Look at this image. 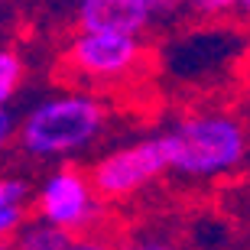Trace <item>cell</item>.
<instances>
[{
    "label": "cell",
    "mask_w": 250,
    "mask_h": 250,
    "mask_svg": "<svg viewBox=\"0 0 250 250\" xmlns=\"http://www.w3.org/2000/svg\"><path fill=\"white\" fill-rule=\"evenodd\" d=\"M104 127V111L94 98L72 94L39 104L20 130V143L33 156H65L84 149Z\"/></svg>",
    "instance_id": "6da1fadb"
},
{
    "label": "cell",
    "mask_w": 250,
    "mask_h": 250,
    "mask_svg": "<svg viewBox=\"0 0 250 250\" xmlns=\"http://www.w3.org/2000/svg\"><path fill=\"white\" fill-rule=\"evenodd\" d=\"M172 169L186 176H218L244 156V127L224 114L186 117L172 133Z\"/></svg>",
    "instance_id": "7a4b0ae2"
},
{
    "label": "cell",
    "mask_w": 250,
    "mask_h": 250,
    "mask_svg": "<svg viewBox=\"0 0 250 250\" xmlns=\"http://www.w3.org/2000/svg\"><path fill=\"white\" fill-rule=\"evenodd\" d=\"M166 166H172V140L169 133H163V137L143 140V143H133V146H124L111 156H104L94 166L91 179L94 188L104 195H127L153 182Z\"/></svg>",
    "instance_id": "3957f363"
},
{
    "label": "cell",
    "mask_w": 250,
    "mask_h": 250,
    "mask_svg": "<svg viewBox=\"0 0 250 250\" xmlns=\"http://www.w3.org/2000/svg\"><path fill=\"white\" fill-rule=\"evenodd\" d=\"M68 56L82 75L114 78L133 68V62L140 59V42L133 36H114V33H78Z\"/></svg>",
    "instance_id": "277c9868"
},
{
    "label": "cell",
    "mask_w": 250,
    "mask_h": 250,
    "mask_svg": "<svg viewBox=\"0 0 250 250\" xmlns=\"http://www.w3.org/2000/svg\"><path fill=\"white\" fill-rule=\"evenodd\" d=\"M159 3L149 0H84L78 7L82 33H114V36H133L149 23Z\"/></svg>",
    "instance_id": "5b68a950"
},
{
    "label": "cell",
    "mask_w": 250,
    "mask_h": 250,
    "mask_svg": "<svg viewBox=\"0 0 250 250\" xmlns=\"http://www.w3.org/2000/svg\"><path fill=\"white\" fill-rule=\"evenodd\" d=\"M42 218L46 224L59 228V231H68V228H78L91 218V195H88V182H84L78 172H56V176L46 182L42 188Z\"/></svg>",
    "instance_id": "8992f818"
},
{
    "label": "cell",
    "mask_w": 250,
    "mask_h": 250,
    "mask_svg": "<svg viewBox=\"0 0 250 250\" xmlns=\"http://www.w3.org/2000/svg\"><path fill=\"white\" fill-rule=\"evenodd\" d=\"M68 231H59L52 224H33L17 241V250H68Z\"/></svg>",
    "instance_id": "52a82bcc"
},
{
    "label": "cell",
    "mask_w": 250,
    "mask_h": 250,
    "mask_svg": "<svg viewBox=\"0 0 250 250\" xmlns=\"http://www.w3.org/2000/svg\"><path fill=\"white\" fill-rule=\"evenodd\" d=\"M20 78H23V62L10 49H0V107L10 101V94L17 91Z\"/></svg>",
    "instance_id": "ba28073f"
},
{
    "label": "cell",
    "mask_w": 250,
    "mask_h": 250,
    "mask_svg": "<svg viewBox=\"0 0 250 250\" xmlns=\"http://www.w3.org/2000/svg\"><path fill=\"white\" fill-rule=\"evenodd\" d=\"M23 198H26V182L23 179H0V211L13 208V205H23Z\"/></svg>",
    "instance_id": "9c48e42d"
},
{
    "label": "cell",
    "mask_w": 250,
    "mask_h": 250,
    "mask_svg": "<svg viewBox=\"0 0 250 250\" xmlns=\"http://www.w3.org/2000/svg\"><path fill=\"white\" fill-rule=\"evenodd\" d=\"M20 218H23V205H13V208H3L0 211V241L20 224Z\"/></svg>",
    "instance_id": "30bf717a"
},
{
    "label": "cell",
    "mask_w": 250,
    "mask_h": 250,
    "mask_svg": "<svg viewBox=\"0 0 250 250\" xmlns=\"http://www.w3.org/2000/svg\"><path fill=\"white\" fill-rule=\"evenodd\" d=\"M13 127H17V124H13V114H10L7 107H0V149L10 143V137H13Z\"/></svg>",
    "instance_id": "8fae6325"
},
{
    "label": "cell",
    "mask_w": 250,
    "mask_h": 250,
    "mask_svg": "<svg viewBox=\"0 0 250 250\" xmlns=\"http://www.w3.org/2000/svg\"><path fill=\"white\" fill-rule=\"evenodd\" d=\"M130 250H176V247H169V244H163V241H140Z\"/></svg>",
    "instance_id": "7c38bea8"
},
{
    "label": "cell",
    "mask_w": 250,
    "mask_h": 250,
    "mask_svg": "<svg viewBox=\"0 0 250 250\" xmlns=\"http://www.w3.org/2000/svg\"><path fill=\"white\" fill-rule=\"evenodd\" d=\"M68 250H111V247H104V244H98V241H72Z\"/></svg>",
    "instance_id": "4fadbf2b"
},
{
    "label": "cell",
    "mask_w": 250,
    "mask_h": 250,
    "mask_svg": "<svg viewBox=\"0 0 250 250\" xmlns=\"http://www.w3.org/2000/svg\"><path fill=\"white\" fill-rule=\"evenodd\" d=\"M0 250H17V247H10V244H3V241H0Z\"/></svg>",
    "instance_id": "5bb4252c"
},
{
    "label": "cell",
    "mask_w": 250,
    "mask_h": 250,
    "mask_svg": "<svg viewBox=\"0 0 250 250\" xmlns=\"http://www.w3.org/2000/svg\"><path fill=\"white\" fill-rule=\"evenodd\" d=\"M244 7H247V10H250V3H244Z\"/></svg>",
    "instance_id": "9a60e30c"
}]
</instances>
